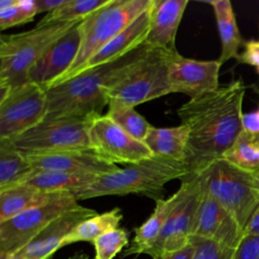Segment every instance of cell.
<instances>
[{"mask_svg": "<svg viewBox=\"0 0 259 259\" xmlns=\"http://www.w3.org/2000/svg\"><path fill=\"white\" fill-rule=\"evenodd\" d=\"M246 89L243 80L237 79L189 99L177 109L181 123L188 128L185 177L196 175L212 162L223 159L242 133Z\"/></svg>", "mask_w": 259, "mask_h": 259, "instance_id": "cell-1", "label": "cell"}, {"mask_svg": "<svg viewBox=\"0 0 259 259\" xmlns=\"http://www.w3.org/2000/svg\"><path fill=\"white\" fill-rule=\"evenodd\" d=\"M150 50L142 44L118 60L85 70L47 89L44 119L70 115H102L108 105L107 93Z\"/></svg>", "mask_w": 259, "mask_h": 259, "instance_id": "cell-2", "label": "cell"}, {"mask_svg": "<svg viewBox=\"0 0 259 259\" xmlns=\"http://www.w3.org/2000/svg\"><path fill=\"white\" fill-rule=\"evenodd\" d=\"M187 174L183 163L153 156L142 162L128 165L111 173L98 176L87 187L73 193L75 198L84 200L106 195L143 194L155 200L163 198L164 186L174 179H182Z\"/></svg>", "mask_w": 259, "mask_h": 259, "instance_id": "cell-3", "label": "cell"}, {"mask_svg": "<svg viewBox=\"0 0 259 259\" xmlns=\"http://www.w3.org/2000/svg\"><path fill=\"white\" fill-rule=\"evenodd\" d=\"M80 21L36 24L34 28L24 32L1 34L0 86L14 88L27 82L28 72L32 66Z\"/></svg>", "mask_w": 259, "mask_h": 259, "instance_id": "cell-4", "label": "cell"}, {"mask_svg": "<svg viewBox=\"0 0 259 259\" xmlns=\"http://www.w3.org/2000/svg\"><path fill=\"white\" fill-rule=\"evenodd\" d=\"M152 3L153 0H109L107 4L81 20L78 55L70 69L49 88L76 76L94 54L147 10Z\"/></svg>", "mask_w": 259, "mask_h": 259, "instance_id": "cell-5", "label": "cell"}, {"mask_svg": "<svg viewBox=\"0 0 259 259\" xmlns=\"http://www.w3.org/2000/svg\"><path fill=\"white\" fill-rule=\"evenodd\" d=\"M193 176H196L201 188L222 204L244 230L259 205V189L254 174L219 159Z\"/></svg>", "mask_w": 259, "mask_h": 259, "instance_id": "cell-6", "label": "cell"}, {"mask_svg": "<svg viewBox=\"0 0 259 259\" xmlns=\"http://www.w3.org/2000/svg\"><path fill=\"white\" fill-rule=\"evenodd\" d=\"M97 116L99 115H70L44 119L10 140L25 156L72 149H92L90 128Z\"/></svg>", "mask_w": 259, "mask_h": 259, "instance_id": "cell-7", "label": "cell"}, {"mask_svg": "<svg viewBox=\"0 0 259 259\" xmlns=\"http://www.w3.org/2000/svg\"><path fill=\"white\" fill-rule=\"evenodd\" d=\"M171 52L173 51L150 50L109 89L108 100H116L135 107L171 93L168 81Z\"/></svg>", "mask_w": 259, "mask_h": 259, "instance_id": "cell-8", "label": "cell"}, {"mask_svg": "<svg viewBox=\"0 0 259 259\" xmlns=\"http://www.w3.org/2000/svg\"><path fill=\"white\" fill-rule=\"evenodd\" d=\"M77 205H79L78 200L70 193L0 223V259H5L23 249L51 222Z\"/></svg>", "mask_w": 259, "mask_h": 259, "instance_id": "cell-9", "label": "cell"}, {"mask_svg": "<svg viewBox=\"0 0 259 259\" xmlns=\"http://www.w3.org/2000/svg\"><path fill=\"white\" fill-rule=\"evenodd\" d=\"M47 111V89L25 82L0 101V139H13L41 122Z\"/></svg>", "mask_w": 259, "mask_h": 259, "instance_id": "cell-10", "label": "cell"}, {"mask_svg": "<svg viewBox=\"0 0 259 259\" xmlns=\"http://www.w3.org/2000/svg\"><path fill=\"white\" fill-rule=\"evenodd\" d=\"M181 181L187 184L186 192L170 213L157 242L147 253L152 258L161 253L178 251L189 244L202 190L196 176L184 177Z\"/></svg>", "mask_w": 259, "mask_h": 259, "instance_id": "cell-11", "label": "cell"}, {"mask_svg": "<svg viewBox=\"0 0 259 259\" xmlns=\"http://www.w3.org/2000/svg\"><path fill=\"white\" fill-rule=\"evenodd\" d=\"M91 148L116 164H136L153 157L147 145L135 139L105 114L97 116L90 128Z\"/></svg>", "mask_w": 259, "mask_h": 259, "instance_id": "cell-12", "label": "cell"}, {"mask_svg": "<svg viewBox=\"0 0 259 259\" xmlns=\"http://www.w3.org/2000/svg\"><path fill=\"white\" fill-rule=\"evenodd\" d=\"M222 64L219 60L189 59L173 51L169 55L168 81L171 93H183L190 99L217 90Z\"/></svg>", "mask_w": 259, "mask_h": 259, "instance_id": "cell-13", "label": "cell"}, {"mask_svg": "<svg viewBox=\"0 0 259 259\" xmlns=\"http://www.w3.org/2000/svg\"><path fill=\"white\" fill-rule=\"evenodd\" d=\"M201 190L191 236L236 249L244 236L243 228L222 204L202 188Z\"/></svg>", "mask_w": 259, "mask_h": 259, "instance_id": "cell-14", "label": "cell"}, {"mask_svg": "<svg viewBox=\"0 0 259 259\" xmlns=\"http://www.w3.org/2000/svg\"><path fill=\"white\" fill-rule=\"evenodd\" d=\"M26 157L31 167L40 171H62L101 176L119 169L116 164L93 149H72Z\"/></svg>", "mask_w": 259, "mask_h": 259, "instance_id": "cell-15", "label": "cell"}, {"mask_svg": "<svg viewBox=\"0 0 259 259\" xmlns=\"http://www.w3.org/2000/svg\"><path fill=\"white\" fill-rule=\"evenodd\" d=\"M80 22L59 38L32 66L28 72L27 82L36 83L48 89L70 69L80 48Z\"/></svg>", "mask_w": 259, "mask_h": 259, "instance_id": "cell-16", "label": "cell"}, {"mask_svg": "<svg viewBox=\"0 0 259 259\" xmlns=\"http://www.w3.org/2000/svg\"><path fill=\"white\" fill-rule=\"evenodd\" d=\"M97 214L94 209L77 205L51 222L28 245L18 251L27 259H49L61 248L64 239L84 220Z\"/></svg>", "mask_w": 259, "mask_h": 259, "instance_id": "cell-17", "label": "cell"}, {"mask_svg": "<svg viewBox=\"0 0 259 259\" xmlns=\"http://www.w3.org/2000/svg\"><path fill=\"white\" fill-rule=\"evenodd\" d=\"M188 0H153L150 29L144 44L155 50L177 51L175 39Z\"/></svg>", "mask_w": 259, "mask_h": 259, "instance_id": "cell-18", "label": "cell"}, {"mask_svg": "<svg viewBox=\"0 0 259 259\" xmlns=\"http://www.w3.org/2000/svg\"><path fill=\"white\" fill-rule=\"evenodd\" d=\"M151 6L94 54L83 65L78 74L99 65L118 60L144 44L150 29Z\"/></svg>", "mask_w": 259, "mask_h": 259, "instance_id": "cell-19", "label": "cell"}, {"mask_svg": "<svg viewBox=\"0 0 259 259\" xmlns=\"http://www.w3.org/2000/svg\"><path fill=\"white\" fill-rule=\"evenodd\" d=\"M186 188V182L181 181L179 189L169 198H160L156 200V205L152 214L140 227L135 229V237L131 246L123 252L124 257L133 254H147L153 248L170 213L184 196Z\"/></svg>", "mask_w": 259, "mask_h": 259, "instance_id": "cell-20", "label": "cell"}, {"mask_svg": "<svg viewBox=\"0 0 259 259\" xmlns=\"http://www.w3.org/2000/svg\"><path fill=\"white\" fill-rule=\"evenodd\" d=\"M70 192H49L27 184H18L0 191V223L27 209L58 200Z\"/></svg>", "mask_w": 259, "mask_h": 259, "instance_id": "cell-21", "label": "cell"}, {"mask_svg": "<svg viewBox=\"0 0 259 259\" xmlns=\"http://www.w3.org/2000/svg\"><path fill=\"white\" fill-rule=\"evenodd\" d=\"M207 3L213 9L222 45L219 62L223 65L231 59L238 60L239 49L241 46L244 47L245 41L241 36L231 1L213 0L207 1Z\"/></svg>", "mask_w": 259, "mask_h": 259, "instance_id": "cell-22", "label": "cell"}, {"mask_svg": "<svg viewBox=\"0 0 259 259\" xmlns=\"http://www.w3.org/2000/svg\"><path fill=\"white\" fill-rule=\"evenodd\" d=\"M188 128L184 124L171 127L152 126L144 143L154 156L164 157L184 164Z\"/></svg>", "mask_w": 259, "mask_h": 259, "instance_id": "cell-23", "label": "cell"}, {"mask_svg": "<svg viewBox=\"0 0 259 259\" xmlns=\"http://www.w3.org/2000/svg\"><path fill=\"white\" fill-rule=\"evenodd\" d=\"M98 176L62 171L34 170L20 183L49 192L74 193L92 184Z\"/></svg>", "mask_w": 259, "mask_h": 259, "instance_id": "cell-24", "label": "cell"}, {"mask_svg": "<svg viewBox=\"0 0 259 259\" xmlns=\"http://www.w3.org/2000/svg\"><path fill=\"white\" fill-rule=\"evenodd\" d=\"M27 157L20 153L10 139H0V191L20 184L31 172Z\"/></svg>", "mask_w": 259, "mask_h": 259, "instance_id": "cell-25", "label": "cell"}, {"mask_svg": "<svg viewBox=\"0 0 259 259\" xmlns=\"http://www.w3.org/2000/svg\"><path fill=\"white\" fill-rule=\"evenodd\" d=\"M122 220V212L119 207H114L108 211L97 213L77 225L74 230L64 239L62 247L76 242H91L103 234L118 229Z\"/></svg>", "mask_w": 259, "mask_h": 259, "instance_id": "cell-26", "label": "cell"}, {"mask_svg": "<svg viewBox=\"0 0 259 259\" xmlns=\"http://www.w3.org/2000/svg\"><path fill=\"white\" fill-rule=\"evenodd\" d=\"M223 159L252 174L259 171V135L246 131L238 136Z\"/></svg>", "mask_w": 259, "mask_h": 259, "instance_id": "cell-27", "label": "cell"}, {"mask_svg": "<svg viewBox=\"0 0 259 259\" xmlns=\"http://www.w3.org/2000/svg\"><path fill=\"white\" fill-rule=\"evenodd\" d=\"M105 115L135 139L144 142L149 131L153 126L141 115L135 107L128 106L116 100L108 101Z\"/></svg>", "mask_w": 259, "mask_h": 259, "instance_id": "cell-28", "label": "cell"}, {"mask_svg": "<svg viewBox=\"0 0 259 259\" xmlns=\"http://www.w3.org/2000/svg\"><path fill=\"white\" fill-rule=\"evenodd\" d=\"M108 2L109 0H67L61 7L47 13L37 24L80 21Z\"/></svg>", "mask_w": 259, "mask_h": 259, "instance_id": "cell-29", "label": "cell"}, {"mask_svg": "<svg viewBox=\"0 0 259 259\" xmlns=\"http://www.w3.org/2000/svg\"><path fill=\"white\" fill-rule=\"evenodd\" d=\"M92 244L95 259H112L128 244V235L124 229L118 228L98 237Z\"/></svg>", "mask_w": 259, "mask_h": 259, "instance_id": "cell-30", "label": "cell"}, {"mask_svg": "<svg viewBox=\"0 0 259 259\" xmlns=\"http://www.w3.org/2000/svg\"><path fill=\"white\" fill-rule=\"evenodd\" d=\"M35 0H17V3L7 9L0 10V29L21 25L31 21L37 14Z\"/></svg>", "mask_w": 259, "mask_h": 259, "instance_id": "cell-31", "label": "cell"}, {"mask_svg": "<svg viewBox=\"0 0 259 259\" xmlns=\"http://www.w3.org/2000/svg\"><path fill=\"white\" fill-rule=\"evenodd\" d=\"M189 242L194 246L192 259H233L235 253V249L197 236H190Z\"/></svg>", "mask_w": 259, "mask_h": 259, "instance_id": "cell-32", "label": "cell"}, {"mask_svg": "<svg viewBox=\"0 0 259 259\" xmlns=\"http://www.w3.org/2000/svg\"><path fill=\"white\" fill-rule=\"evenodd\" d=\"M233 259H259V235L244 234Z\"/></svg>", "mask_w": 259, "mask_h": 259, "instance_id": "cell-33", "label": "cell"}, {"mask_svg": "<svg viewBox=\"0 0 259 259\" xmlns=\"http://www.w3.org/2000/svg\"><path fill=\"white\" fill-rule=\"evenodd\" d=\"M241 64H246L259 68V40H248L244 44V50L237 60Z\"/></svg>", "mask_w": 259, "mask_h": 259, "instance_id": "cell-34", "label": "cell"}, {"mask_svg": "<svg viewBox=\"0 0 259 259\" xmlns=\"http://www.w3.org/2000/svg\"><path fill=\"white\" fill-rule=\"evenodd\" d=\"M193 255H194V246L189 242L187 246H185L184 248L178 251L161 253L153 257V259H192Z\"/></svg>", "mask_w": 259, "mask_h": 259, "instance_id": "cell-35", "label": "cell"}, {"mask_svg": "<svg viewBox=\"0 0 259 259\" xmlns=\"http://www.w3.org/2000/svg\"><path fill=\"white\" fill-rule=\"evenodd\" d=\"M243 130L254 135H259V110L244 113L242 117Z\"/></svg>", "mask_w": 259, "mask_h": 259, "instance_id": "cell-36", "label": "cell"}, {"mask_svg": "<svg viewBox=\"0 0 259 259\" xmlns=\"http://www.w3.org/2000/svg\"><path fill=\"white\" fill-rule=\"evenodd\" d=\"M67 0H35L37 12H52L53 10L61 7Z\"/></svg>", "mask_w": 259, "mask_h": 259, "instance_id": "cell-37", "label": "cell"}, {"mask_svg": "<svg viewBox=\"0 0 259 259\" xmlns=\"http://www.w3.org/2000/svg\"><path fill=\"white\" fill-rule=\"evenodd\" d=\"M245 235H259V205L244 228Z\"/></svg>", "mask_w": 259, "mask_h": 259, "instance_id": "cell-38", "label": "cell"}, {"mask_svg": "<svg viewBox=\"0 0 259 259\" xmlns=\"http://www.w3.org/2000/svg\"><path fill=\"white\" fill-rule=\"evenodd\" d=\"M17 3V0H0V10L10 8Z\"/></svg>", "mask_w": 259, "mask_h": 259, "instance_id": "cell-39", "label": "cell"}, {"mask_svg": "<svg viewBox=\"0 0 259 259\" xmlns=\"http://www.w3.org/2000/svg\"><path fill=\"white\" fill-rule=\"evenodd\" d=\"M5 259H27V258H26V257H24L21 253L16 252L15 254H12V255H10V256L6 257Z\"/></svg>", "mask_w": 259, "mask_h": 259, "instance_id": "cell-40", "label": "cell"}, {"mask_svg": "<svg viewBox=\"0 0 259 259\" xmlns=\"http://www.w3.org/2000/svg\"><path fill=\"white\" fill-rule=\"evenodd\" d=\"M69 259H88V257L85 255V254H77V255H75V256H73V257H71V258H69Z\"/></svg>", "mask_w": 259, "mask_h": 259, "instance_id": "cell-41", "label": "cell"}, {"mask_svg": "<svg viewBox=\"0 0 259 259\" xmlns=\"http://www.w3.org/2000/svg\"><path fill=\"white\" fill-rule=\"evenodd\" d=\"M254 178H255V181H256V184H257V187L259 189V171L254 173Z\"/></svg>", "mask_w": 259, "mask_h": 259, "instance_id": "cell-42", "label": "cell"}, {"mask_svg": "<svg viewBox=\"0 0 259 259\" xmlns=\"http://www.w3.org/2000/svg\"><path fill=\"white\" fill-rule=\"evenodd\" d=\"M255 91H256V93H257L258 96H259V88H255ZM258 110H259V107H258Z\"/></svg>", "mask_w": 259, "mask_h": 259, "instance_id": "cell-43", "label": "cell"}, {"mask_svg": "<svg viewBox=\"0 0 259 259\" xmlns=\"http://www.w3.org/2000/svg\"><path fill=\"white\" fill-rule=\"evenodd\" d=\"M257 69V73H258V75H259V68H256Z\"/></svg>", "mask_w": 259, "mask_h": 259, "instance_id": "cell-44", "label": "cell"}]
</instances>
